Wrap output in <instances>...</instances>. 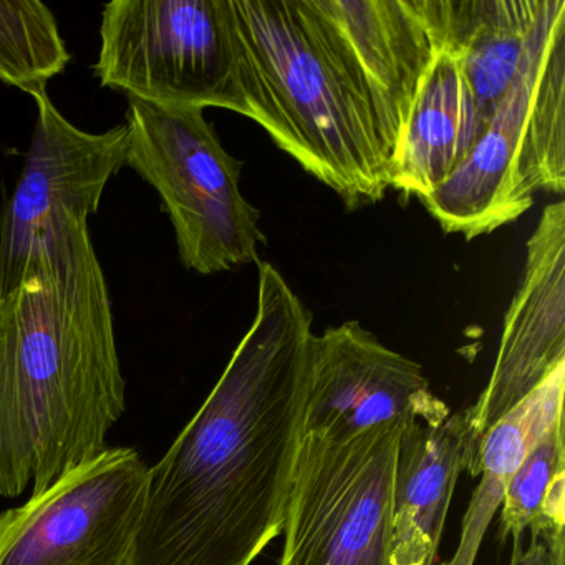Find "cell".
<instances>
[{"label": "cell", "mask_w": 565, "mask_h": 565, "mask_svg": "<svg viewBox=\"0 0 565 565\" xmlns=\"http://www.w3.org/2000/svg\"><path fill=\"white\" fill-rule=\"evenodd\" d=\"M542 6L544 0H445L446 47L486 120L524 62Z\"/></svg>", "instance_id": "cell-15"}, {"label": "cell", "mask_w": 565, "mask_h": 565, "mask_svg": "<svg viewBox=\"0 0 565 565\" xmlns=\"http://www.w3.org/2000/svg\"><path fill=\"white\" fill-rule=\"evenodd\" d=\"M565 363V203L548 204L527 241L521 286L509 306L488 385L466 408L476 445Z\"/></svg>", "instance_id": "cell-12"}, {"label": "cell", "mask_w": 565, "mask_h": 565, "mask_svg": "<svg viewBox=\"0 0 565 565\" xmlns=\"http://www.w3.org/2000/svg\"><path fill=\"white\" fill-rule=\"evenodd\" d=\"M247 118L350 210L382 201L390 164L372 108L309 0H231Z\"/></svg>", "instance_id": "cell-3"}, {"label": "cell", "mask_w": 565, "mask_h": 565, "mask_svg": "<svg viewBox=\"0 0 565 565\" xmlns=\"http://www.w3.org/2000/svg\"><path fill=\"white\" fill-rule=\"evenodd\" d=\"M71 62L54 12L38 0H0V82L25 94L47 88Z\"/></svg>", "instance_id": "cell-17"}, {"label": "cell", "mask_w": 565, "mask_h": 565, "mask_svg": "<svg viewBox=\"0 0 565 565\" xmlns=\"http://www.w3.org/2000/svg\"><path fill=\"white\" fill-rule=\"evenodd\" d=\"M449 413L422 365L383 345L356 320L313 335L303 436L349 438L392 423L441 422Z\"/></svg>", "instance_id": "cell-11"}, {"label": "cell", "mask_w": 565, "mask_h": 565, "mask_svg": "<svg viewBox=\"0 0 565 565\" xmlns=\"http://www.w3.org/2000/svg\"><path fill=\"white\" fill-rule=\"evenodd\" d=\"M537 522L564 529V416L532 446L512 475L502 498V541L522 537Z\"/></svg>", "instance_id": "cell-18"}, {"label": "cell", "mask_w": 565, "mask_h": 565, "mask_svg": "<svg viewBox=\"0 0 565 565\" xmlns=\"http://www.w3.org/2000/svg\"><path fill=\"white\" fill-rule=\"evenodd\" d=\"M369 100L388 164L445 44L443 0H309Z\"/></svg>", "instance_id": "cell-10"}, {"label": "cell", "mask_w": 565, "mask_h": 565, "mask_svg": "<svg viewBox=\"0 0 565 565\" xmlns=\"http://www.w3.org/2000/svg\"><path fill=\"white\" fill-rule=\"evenodd\" d=\"M565 190V0H544L524 62L468 160L423 206L466 241L527 213L535 193Z\"/></svg>", "instance_id": "cell-4"}, {"label": "cell", "mask_w": 565, "mask_h": 565, "mask_svg": "<svg viewBox=\"0 0 565 565\" xmlns=\"http://www.w3.org/2000/svg\"><path fill=\"white\" fill-rule=\"evenodd\" d=\"M565 363L502 416L479 445L472 478H481L462 521L461 542L445 565H475L486 529L501 508L508 482L522 459L564 416Z\"/></svg>", "instance_id": "cell-16"}, {"label": "cell", "mask_w": 565, "mask_h": 565, "mask_svg": "<svg viewBox=\"0 0 565 565\" xmlns=\"http://www.w3.org/2000/svg\"><path fill=\"white\" fill-rule=\"evenodd\" d=\"M478 445L465 409L403 426L393 478V562L433 565L456 482L472 476Z\"/></svg>", "instance_id": "cell-13"}, {"label": "cell", "mask_w": 565, "mask_h": 565, "mask_svg": "<svg viewBox=\"0 0 565 565\" xmlns=\"http://www.w3.org/2000/svg\"><path fill=\"white\" fill-rule=\"evenodd\" d=\"M31 95L38 104V124L0 223V296L14 290L31 260L65 231L88 224L105 188L127 164L125 125L88 134L55 108L47 88Z\"/></svg>", "instance_id": "cell-9"}, {"label": "cell", "mask_w": 565, "mask_h": 565, "mask_svg": "<svg viewBox=\"0 0 565 565\" xmlns=\"http://www.w3.org/2000/svg\"><path fill=\"white\" fill-rule=\"evenodd\" d=\"M253 326L148 472L130 565H250L282 532L302 445L313 317L259 263Z\"/></svg>", "instance_id": "cell-1"}, {"label": "cell", "mask_w": 565, "mask_h": 565, "mask_svg": "<svg viewBox=\"0 0 565 565\" xmlns=\"http://www.w3.org/2000/svg\"><path fill=\"white\" fill-rule=\"evenodd\" d=\"M486 121L445 42L390 164V188L426 200L468 160Z\"/></svg>", "instance_id": "cell-14"}, {"label": "cell", "mask_w": 565, "mask_h": 565, "mask_svg": "<svg viewBox=\"0 0 565 565\" xmlns=\"http://www.w3.org/2000/svg\"><path fill=\"white\" fill-rule=\"evenodd\" d=\"M127 167L160 194L186 269L224 273L259 264V210L239 190L243 161L231 157L203 110H173L128 98Z\"/></svg>", "instance_id": "cell-5"}, {"label": "cell", "mask_w": 565, "mask_h": 565, "mask_svg": "<svg viewBox=\"0 0 565 565\" xmlns=\"http://www.w3.org/2000/svg\"><path fill=\"white\" fill-rule=\"evenodd\" d=\"M527 532V542L515 539L509 565H565L564 529L537 522Z\"/></svg>", "instance_id": "cell-19"}, {"label": "cell", "mask_w": 565, "mask_h": 565, "mask_svg": "<svg viewBox=\"0 0 565 565\" xmlns=\"http://www.w3.org/2000/svg\"><path fill=\"white\" fill-rule=\"evenodd\" d=\"M403 426L303 436L279 565H395L393 478Z\"/></svg>", "instance_id": "cell-7"}, {"label": "cell", "mask_w": 565, "mask_h": 565, "mask_svg": "<svg viewBox=\"0 0 565 565\" xmlns=\"http://www.w3.org/2000/svg\"><path fill=\"white\" fill-rule=\"evenodd\" d=\"M148 472L134 448H107L0 514V565H130Z\"/></svg>", "instance_id": "cell-8"}, {"label": "cell", "mask_w": 565, "mask_h": 565, "mask_svg": "<svg viewBox=\"0 0 565 565\" xmlns=\"http://www.w3.org/2000/svg\"><path fill=\"white\" fill-rule=\"evenodd\" d=\"M100 41L102 87L154 107L247 117L231 0H115Z\"/></svg>", "instance_id": "cell-6"}, {"label": "cell", "mask_w": 565, "mask_h": 565, "mask_svg": "<svg viewBox=\"0 0 565 565\" xmlns=\"http://www.w3.org/2000/svg\"><path fill=\"white\" fill-rule=\"evenodd\" d=\"M125 405L107 279L78 224L0 296V499L104 452Z\"/></svg>", "instance_id": "cell-2"}]
</instances>
